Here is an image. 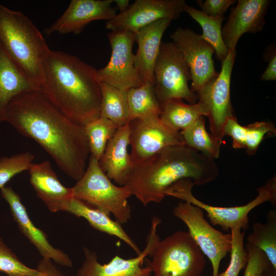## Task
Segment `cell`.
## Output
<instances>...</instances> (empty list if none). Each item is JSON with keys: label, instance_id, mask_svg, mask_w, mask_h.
Listing matches in <instances>:
<instances>
[{"label": "cell", "instance_id": "cell-1", "mask_svg": "<svg viewBox=\"0 0 276 276\" xmlns=\"http://www.w3.org/2000/svg\"><path fill=\"white\" fill-rule=\"evenodd\" d=\"M5 121L35 141L67 176L77 181L83 175L90 154L84 126L66 117L40 90L12 99Z\"/></svg>", "mask_w": 276, "mask_h": 276}, {"label": "cell", "instance_id": "cell-2", "mask_svg": "<svg viewBox=\"0 0 276 276\" xmlns=\"http://www.w3.org/2000/svg\"><path fill=\"white\" fill-rule=\"evenodd\" d=\"M97 70L75 56L50 50L44 61L40 91L69 119L84 126L100 116Z\"/></svg>", "mask_w": 276, "mask_h": 276}, {"label": "cell", "instance_id": "cell-3", "mask_svg": "<svg viewBox=\"0 0 276 276\" xmlns=\"http://www.w3.org/2000/svg\"><path fill=\"white\" fill-rule=\"evenodd\" d=\"M219 170L210 158L185 144L167 147L132 166L124 186L144 206L159 203L167 189L183 179L194 185H204L215 180Z\"/></svg>", "mask_w": 276, "mask_h": 276}, {"label": "cell", "instance_id": "cell-4", "mask_svg": "<svg viewBox=\"0 0 276 276\" xmlns=\"http://www.w3.org/2000/svg\"><path fill=\"white\" fill-rule=\"evenodd\" d=\"M0 43L20 70L40 87L44 61L50 49L29 17L1 4Z\"/></svg>", "mask_w": 276, "mask_h": 276}, {"label": "cell", "instance_id": "cell-5", "mask_svg": "<svg viewBox=\"0 0 276 276\" xmlns=\"http://www.w3.org/2000/svg\"><path fill=\"white\" fill-rule=\"evenodd\" d=\"M73 197L109 215L112 214L120 224L131 218L128 199L132 196L125 186L112 182L101 168L99 162L89 156L88 164L82 177L72 187Z\"/></svg>", "mask_w": 276, "mask_h": 276}, {"label": "cell", "instance_id": "cell-6", "mask_svg": "<svg viewBox=\"0 0 276 276\" xmlns=\"http://www.w3.org/2000/svg\"><path fill=\"white\" fill-rule=\"evenodd\" d=\"M194 186L191 179H181L169 187L165 194L190 202L204 210L212 224L218 225L226 232L234 228L247 229L248 214L252 209L265 202L274 204L276 202L275 175L257 189L258 194L254 199L241 206L220 207L205 203L193 195L192 190Z\"/></svg>", "mask_w": 276, "mask_h": 276}, {"label": "cell", "instance_id": "cell-7", "mask_svg": "<svg viewBox=\"0 0 276 276\" xmlns=\"http://www.w3.org/2000/svg\"><path fill=\"white\" fill-rule=\"evenodd\" d=\"M150 262L154 276H201L206 260L188 232L178 231L159 240Z\"/></svg>", "mask_w": 276, "mask_h": 276}, {"label": "cell", "instance_id": "cell-8", "mask_svg": "<svg viewBox=\"0 0 276 276\" xmlns=\"http://www.w3.org/2000/svg\"><path fill=\"white\" fill-rule=\"evenodd\" d=\"M191 80L189 68L173 42H162L154 69V86L162 104L169 100H185L197 103L198 97L188 85Z\"/></svg>", "mask_w": 276, "mask_h": 276}, {"label": "cell", "instance_id": "cell-9", "mask_svg": "<svg viewBox=\"0 0 276 276\" xmlns=\"http://www.w3.org/2000/svg\"><path fill=\"white\" fill-rule=\"evenodd\" d=\"M173 214L187 225L193 240L210 260L212 276H218L220 262L231 249V234L223 233L214 228L204 219L203 210L190 202H179L174 208Z\"/></svg>", "mask_w": 276, "mask_h": 276}, {"label": "cell", "instance_id": "cell-10", "mask_svg": "<svg viewBox=\"0 0 276 276\" xmlns=\"http://www.w3.org/2000/svg\"><path fill=\"white\" fill-rule=\"evenodd\" d=\"M236 51H229L221 63V69L214 79L197 94L198 101L206 108L211 135L221 145L226 120L234 116L230 95L231 79Z\"/></svg>", "mask_w": 276, "mask_h": 276}, {"label": "cell", "instance_id": "cell-11", "mask_svg": "<svg viewBox=\"0 0 276 276\" xmlns=\"http://www.w3.org/2000/svg\"><path fill=\"white\" fill-rule=\"evenodd\" d=\"M111 49L108 63L97 70L101 82L128 90L141 86L144 82L134 65L132 47L135 33L126 31H113L107 34Z\"/></svg>", "mask_w": 276, "mask_h": 276}, {"label": "cell", "instance_id": "cell-12", "mask_svg": "<svg viewBox=\"0 0 276 276\" xmlns=\"http://www.w3.org/2000/svg\"><path fill=\"white\" fill-rule=\"evenodd\" d=\"M170 37L189 68L190 88L197 94L218 74L213 59L215 50L201 35L188 28H177Z\"/></svg>", "mask_w": 276, "mask_h": 276}, {"label": "cell", "instance_id": "cell-13", "mask_svg": "<svg viewBox=\"0 0 276 276\" xmlns=\"http://www.w3.org/2000/svg\"><path fill=\"white\" fill-rule=\"evenodd\" d=\"M129 125L132 166L167 147L185 144L180 132L166 125L159 117L135 119Z\"/></svg>", "mask_w": 276, "mask_h": 276}, {"label": "cell", "instance_id": "cell-14", "mask_svg": "<svg viewBox=\"0 0 276 276\" xmlns=\"http://www.w3.org/2000/svg\"><path fill=\"white\" fill-rule=\"evenodd\" d=\"M160 222L158 217H153L146 247L136 257L125 259L116 255L108 263L102 264L95 252L84 247V260L76 276H154L150 266L143 267V263L147 256H151L160 240L157 228Z\"/></svg>", "mask_w": 276, "mask_h": 276}, {"label": "cell", "instance_id": "cell-15", "mask_svg": "<svg viewBox=\"0 0 276 276\" xmlns=\"http://www.w3.org/2000/svg\"><path fill=\"white\" fill-rule=\"evenodd\" d=\"M187 6L184 0H136L126 11L106 21L105 27L111 31L135 33L158 20L176 19Z\"/></svg>", "mask_w": 276, "mask_h": 276}, {"label": "cell", "instance_id": "cell-16", "mask_svg": "<svg viewBox=\"0 0 276 276\" xmlns=\"http://www.w3.org/2000/svg\"><path fill=\"white\" fill-rule=\"evenodd\" d=\"M113 3V0H72L63 14L44 32L48 35L79 34L93 21L112 19L117 14Z\"/></svg>", "mask_w": 276, "mask_h": 276}, {"label": "cell", "instance_id": "cell-17", "mask_svg": "<svg viewBox=\"0 0 276 276\" xmlns=\"http://www.w3.org/2000/svg\"><path fill=\"white\" fill-rule=\"evenodd\" d=\"M270 3L269 0H238L232 8L222 28L223 39L229 51L236 50L239 39L244 33H256L263 30Z\"/></svg>", "mask_w": 276, "mask_h": 276}, {"label": "cell", "instance_id": "cell-18", "mask_svg": "<svg viewBox=\"0 0 276 276\" xmlns=\"http://www.w3.org/2000/svg\"><path fill=\"white\" fill-rule=\"evenodd\" d=\"M1 193L3 198L8 203L19 230L36 248L42 258L50 259L62 266L71 267L73 263L69 256L61 250L53 247L44 233L34 224L19 196L12 187L5 186L1 189Z\"/></svg>", "mask_w": 276, "mask_h": 276}, {"label": "cell", "instance_id": "cell-19", "mask_svg": "<svg viewBox=\"0 0 276 276\" xmlns=\"http://www.w3.org/2000/svg\"><path fill=\"white\" fill-rule=\"evenodd\" d=\"M164 19L149 25L135 33L137 49L134 65L144 83L154 84V69L163 34L171 22Z\"/></svg>", "mask_w": 276, "mask_h": 276}, {"label": "cell", "instance_id": "cell-20", "mask_svg": "<svg viewBox=\"0 0 276 276\" xmlns=\"http://www.w3.org/2000/svg\"><path fill=\"white\" fill-rule=\"evenodd\" d=\"M129 124L117 129L99 160L101 168L107 177L120 186L125 185L132 168L128 151Z\"/></svg>", "mask_w": 276, "mask_h": 276}, {"label": "cell", "instance_id": "cell-21", "mask_svg": "<svg viewBox=\"0 0 276 276\" xmlns=\"http://www.w3.org/2000/svg\"><path fill=\"white\" fill-rule=\"evenodd\" d=\"M29 172L37 196L51 212L61 211L64 203L73 197L72 188L61 183L49 161L33 163Z\"/></svg>", "mask_w": 276, "mask_h": 276}, {"label": "cell", "instance_id": "cell-22", "mask_svg": "<svg viewBox=\"0 0 276 276\" xmlns=\"http://www.w3.org/2000/svg\"><path fill=\"white\" fill-rule=\"evenodd\" d=\"M40 91L8 56L0 43V124L4 122L6 109L16 96L29 91Z\"/></svg>", "mask_w": 276, "mask_h": 276}, {"label": "cell", "instance_id": "cell-23", "mask_svg": "<svg viewBox=\"0 0 276 276\" xmlns=\"http://www.w3.org/2000/svg\"><path fill=\"white\" fill-rule=\"evenodd\" d=\"M61 211L84 218L94 228L114 236L126 243L139 255L141 251L134 241L124 231L119 222L112 220L110 215L82 201L72 197L67 201Z\"/></svg>", "mask_w": 276, "mask_h": 276}, {"label": "cell", "instance_id": "cell-24", "mask_svg": "<svg viewBox=\"0 0 276 276\" xmlns=\"http://www.w3.org/2000/svg\"><path fill=\"white\" fill-rule=\"evenodd\" d=\"M161 120L173 130L180 132L201 116L207 117L204 106L199 102L186 104L182 100L173 99L160 104Z\"/></svg>", "mask_w": 276, "mask_h": 276}, {"label": "cell", "instance_id": "cell-25", "mask_svg": "<svg viewBox=\"0 0 276 276\" xmlns=\"http://www.w3.org/2000/svg\"><path fill=\"white\" fill-rule=\"evenodd\" d=\"M100 117L113 122L118 128L130 122L127 90L101 82Z\"/></svg>", "mask_w": 276, "mask_h": 276}, {"label": "cell", "instance_id": "cell-26", "mask_svg": "<svg viewBox=\"0 0 276 276\" xmlns=\"http://www.w3.org/2000/svg\"><path fill=\"white\" fill-rule=\"evenodd\" d=\"M185 12L200 25L202 30L201 36L214 48L216 57L221 64L229 52L222 35V24L224 16H209L201 10L188 5Z\"/></svg>", "mask_w": 276, "mask_h": 276}, {"label": "cell", "instance_id": "cell-27", "mask_svg": "<svg viewBox=\"0 0 276 276\" xmlns=\"http://www.w3.org/2000/svg\"><path fill=\"white\" fill-rule=\"evenodd\" d=\"M127 100L130 122L135 119L159 117L160 104L154 84L145 82L141 86L127 90Z\"/></svg>", "mask_w": 276, "mask_h": 276}, {"label": "cell", "instance_id": "cell-28", "mask_svg": "<svg viewBox=\"0 0 276 276\" xmlns=\"http://www.w3.org/2000/svg\"><path fill=\"white\" fill-rule=\"evenodd\" d=\"M247 243L263 251L272 267L276 270V211L270 210L265 223L252 224V232L247 238Z\"/></svg>", "mask_w": 276, "mask_h": 276}, {"label": "cell", "instance_id": "cell-29", "mask_svg": "<svg viewBox=\"0 0 276 276\" xmlns=\"http://www.w3.org/2000/svg\"><path fill=\"white\" fill-rule=\"evenodd\" d=\"M205 123V117L201 116L180 133L186 145L215 159L220 155L221 145L207 132Z\"/></svg>", "mask_w": 276, "mask_h": 276}, {"label": "cell", "instance_id": "cell-30", "mask_svg": "<svg viewBox=\"0 0 276 276\" xmlns=\"http://www.w3.org/2000/svg\"><path fill=\"white\" fill-rule=\"evenodd\" d=\"M88 140L90 156L99 160L108 142L118 127L111 121L102 117L84 126Z\"/></svg>", "mask_w": 276, "mask_h": 276}, {"label": "cell", "instance_id": "cell-31", "mask_svg": "<svg viewBox=\"0 0 276 276\" xmlns=\"http://www.w3.org/2000/svg\"><path fill=\"white\" fill-rule=\"evenodd\" d=\"M34 156L29 152L0 158V190L14 176L31 168Z\"/></svg>", "mask_w": 276, "mask_h": 276}, {"label": "cell", "instance_id": "cell-32", "mask_svg": "<svg viewBox=\"0 0 276 276\" xmlns=\"http://www.w3.org/2000/svg\"><path fill=\"white\" fill-rule=\"evenodd\" d=\"M232 245L230 262L227 269L218 276H238L245 267L248 254L244 245V232L238 228L231 230Z\"/></svg>", "mask_w": 276, "mask_h": 276}, {"label": "cell", "instance_id": "cell-33", "mask_svg": "<svg viewBox=\"0 0 276 276\" xmlns=\"http://www.w3.org/2000/svg\"><path fill=\"white\" fill-rule=\"evenodd\" d=\"M0 271L8 276H35L37 269L23 264L0 238Z\"/></svg>", "mask_w": 276, "mask_h": 276}, {"label": "cell", "instance_id": "cell-34", "mask_svg": "<svg viewBox=\"0 0 276 276\" xmlns=\"http://www.w3.org/2000/svg\"><path fill=\"white\" fill-rule=\"evenodd\" d=\"M246 126L245 147L246 153L254 155L264 139L265 134H275L276 129L269 122L260 121L250 124Z\"/></svg>", "mask_w": 276, "mask_h": 276}, {"label": "cell", "instance_id": "cell-35", "mask_svg": "<svg viewBox=\"0 0 276 276\" xmlns=\"http://www.w3.org/2000/svg\"><path fill=\"white\" fill-rule=\"evenodd\" d=\"M245 249L248 254V260L244 276H262L271 265L267 256L261 249L248 243L246 244Z\"/></svg>", "mask_w": 276, "mask_h": 276}, {"label": "cell", "instance_id": "cell-36", "mask_svg": "<svg viewBox=\"0 0 276 276\" xmlns=\"http://www.w3.org/2000/svg\"><path fill=\"white\" fill-rule=\"evenodd\" d=\"M246 126L240 125L234 115L226 121L223 130L224 136L228 135L232 139L234 148H245Z\"/></svg>", "mask_w": 276, "mask_h": 276}, {"label": "cell", "instance_id": "cell-37", "mask_svg": "<svg viewBox=\"0 0 276 276\" xmlns=\"http://www.w3.org/2000/svg\"><path fill=\"white\" fill-rule=\"evenodd\" d=\"M235 0L197 1L202 11L211 16L223 15L228 8L235 3Z\"/></svg>", "mask_w": 276, "mask_h": 276}, {"label": "cell", "instance_id": "cell-38", "mask_svg": "<svg viewBox=\"0 0 276 276\" xmlns=\"http://www.w3.org/2000/svg\"><path fill=\"white\" fill-rule=\"evenodd\" d=\"M36 269L38 273L35 276H64L50 259L42 258L39 261Z\"/></svg>", "mask_w": 276, "mask_h": 276}, {"label": "cell", "instance_id": "cell-39", "mask_svg": "<svg viewBox=\"0 0 276 276\" xmlns=\"http://www.w3.org/2000/svg\"><path fill=\"white\" fill-rule=\"evenodd\" d=\"M260 80L262 81H275L276 80V55L275 52L268 59L267 68L262 75Z\"/></svg>", "mask_w": 276, "mask_h": 276}, {"label": "cell", "instance_id": "cell-40", "mask_svg": "<svg viewBox=\"0 0 276 276\" xmlns=\"http://www.w3.org/2000/svg\"><path fill=\"white\" fill-rule=\"evenodd\" d=\"M113 3L120 11V13H122L126 11L129 7V1L128 0H113Z\"/></svg>", "mask_w": 276, "mask_h": 276}, {"label": "cell", "instance_id": "cell-41", "mask_svg": "<svg viewBox=\"0 0 276 276\" xmlns=\"http://www.w3.org/2000/svg\"><path fill=\"white\" fill-rule=\"evenodd\" d=\"M262 276H276V270L270 265L263 273Z\"/></svg>", "mask_w": 276, "mask_h": 276}]
</instances>
